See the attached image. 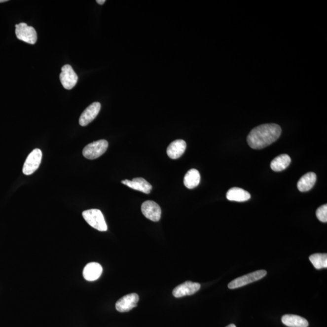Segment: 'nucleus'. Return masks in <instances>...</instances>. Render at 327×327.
<instances>
[{"label": "nucleus", "mask_w": 327, "mask_h": 327, "mask_svg": "<svg viewBox=\"0 0 327 327\" xmlns=\"http://www.w3.org/2000/svg\"><path fill=\"white\" fill-rule=\"evenodd\" d=\"M105 0H97V2L98 4L100 5H103L105 3Z\"/></svg>", "instance_id": "obj_22"}, {"label": "nucleus", "mask_w": 327, "mask_h": 327, "mask_svg": "<svg viewBox=\"0 0 327 327\" xmlns=\"http://www.w3.org/2000/svg\"><path fill=\"white\" fill-rule=\"evenodd\" d=\"M121 182L132 189L142 191L145 194H149L152 189V186L143 178H134L132 181L126 180L122 181Z\"/></svg>", "instance_id": "obj_12"}, {"label": "nucleus", "mask_w": 327, "mask_h": 327, "mask_svg": "<svg viewBox=\"0 0 327 327\" xmlns=\"http://www.w3.org/2000/svg\"><path fill=\"white\" fill-rule=\"evenodd\" d=\"M42 151L36 148L29 154L24 164L23 172L26 175H31L38 169L42 159Z\"/></svg>", "instance_id": "obj_6"}, {"label": "nucleus", "mask_w": 327, "mask_h": 327, "mask_svg": "<svg viewBox=\"0 0 327 327\" xmlns=\"http://www.w3.org/2000/svg\"><path fill=\"white\" fill-rule=\"evenodd\" d=\"M200 288L201 285L199 283L186 281L184 283L180 284L175 288L172 293L175 297L190 296L198 291Z\"/></svg>", "instance_id": "obj_10"}, {"label": "nucleus", "mask_w": 327, "mask_h": 327, "mask_svg": "<svg viewBox=\"0 0 327 327\" xmlns=\"http://www.w3.org/2000/svg\"><path fill=\"white\" fill-rule=\"evenodd\" d=\"M101 110V104L95 102L85 109L79 117V123L81 126H86L94 121Z\"/></svg>", "instance_id": "obj_11"}, {"label": "nucleus", "mask_w": 327, "mask_h": 327, "mask_svg": "<svg viewBox=\"0 0 327 327\" xmlns=\"http://www.w3.org/2000/svg\"><path fill=\"white\" fill-rule=\"evenodd\" d=\"M282 322L289 327H308V322L305 318L294 315H286L282 318Z\"/></svg>", "instance_id": "obj_17"}, {"label": "nucleus", "mask_w": 327, "mask_h": 327, "mask_svg": "<svg viewBox=\"0 0 327 327\" xmlns=\"http://www.w3.org/2000/svg\"><path fill=\"white\" fill-rule=\"evenodd\" d=\"M291 163V158L287 154L276 157L271 163V168L275 172H281L285 170Z\"/></svg>", "instance_id": "obj_18"}, {"label": "nucleus", "mask_w": 327, "mask_h": 327, "mask_svg": "<svg viewBox=\"0 0 327 327\" xmlns=\"http://www.w3.org/2000/svg\"><path fill=\"white\" fill-rule=\"evenodd\" d=\"M102 273V265L97 262H90L85 266L82 274L86 281H94L100 277Z\"/></svg>", "instance_id": "obj_13"}, {"label": "nucleus", "mask_w": 327, "mask_h": 327, "mask_svg": "<svg viewBox=\"0 0 327 327\" xmlns=\"http://www.w3.org/2000/svg\"><path fill=\"white\" fill-rule=\"evenodd\" d=\"M139 296L137 293L125 295L116 303V309L119 312H128L137 306Z\"/></svg>", "instance_id": "obj_9"}, {"label": "nucleus", "mask_w": 327, "mask_h": 327, "mask_svg": "<svg viewBox=\"0 0 327 327\" xmlns=\"http://www.w3.org/2000/svg\"><path fill=\"white\" fill-rule=\"evenodd\" d=\"M7 1H8V0H0V3H1V2H6Z\"/></svg>", "instance_id": "obj_24"}, {"label": "nucleus", "mask_w": 327, "mask_h": 327, "mask_svg": "<svg viewBox=\"0 0 327 327\" xmlns=\"http://www.w3.org/2000/svg\"><path fill=\"white\" fill-rule=\"evenodd\" d=\"M109 144L105 140H100L89 144L82 150L85 158L88 159H95L103 155L107 150Z\"/></svg>", "instance_id": "obj_3"}, {"label": "nucleus", "mask_w": 327, "mask_h": 327, "mask_svg": "<svg viewBox=\"0 0 327 327\" xmlns=\"http://www.w3.org/2000/svg\"><path fill=\"white\" fill-rule=\"evenodd\" d=\"M142 211L145 218L152 221L158 222L161 219V207L155 202L153 201L144 202L142 206Z\"/></svg>", "instance_id": "obj_8"}, {"label": "nucleus", "mask_w": 327, "mask_h": 327, "mask_svg": "<svg viewBox=\"0 0 327 327\" xmlns=\"http://www.w3.org/2000/svg\"><path fill=\"white\" fill-rule=\"evenodd\" d=\"M200 174L197 170L193 169L190 170L185 174L184 178V184L186 187L189 189L197 187L200 182Z\"/></svg>", "instance_id": "obj_19"}, {"label": "nucleus", "mask_w": 327, "mask_h": 327, "mask_svg": "<svg viewBox=\"0 0 327 327\" xmlns=\"http://www.w3.org/2000/svg\"><path fill=\"white\" fill-rule=\"evenodd\" d=\"M82 217L86 221L95 229L100 232H106L108 230L105 218L102 212L98 209H90L82 212Z\"/></svg>", "instance_id": "obj_2"}, {"label": "nucleus", "mask_w": 327, "mask_h": 327, "mask_svg": "<svg viewBox=\"0 0 327 327\" xmlns=\"http://www.w3.org/2000/svg\"><path fill=\"white\" fill-rule=\"evenodd\" d=\"M226 197L228 200L236 202H244L249 200L251 194L243 188L233 187L227 191Z\"/></svg>", "instance_id": "obj_16"}, {"label": "nucleus", "mask_w": 327, "mask_h": 327, "mask_svg": "<svg viewBox=\"0 0 327 327\" xmlns=\"http://www.w3.org/2000/svg\"><path fill=\"white\" fill-rule=\"evenodd\" d=\"M266 275H267V272L265 270L256 271V272L247 274L246 275L236 279V280L231 282L228 284V287L230 289L239 288V287L245 286L247 284L258 281L260 279L265 277Z\"/></svg>", "instance_id": "obj_5"}, {"label": "nucleus", "mask_w": 327, "mask_h": 327, "mask_svg": "<svg viewBox=\"0 0 327 327\" xmlns=\"http://www.w3.org/2000/svg\"><path fill=\"white\" fill-rule=\"evenodd\" d=\"M60 78L64 88L67 90L73 89L78 81V75L71 65H66L62 69Z\"/></svg>", "instance_id": "obj_7"}, {"label": "nucleus", "mask_w": 327, "mask_h": 327, "mask_svg": "<svg viewBox=\"0 0 327 327\" xmlns=\"http://www.w3.org/2000/svg\"><path fill=\"white\" fill-rule=\"evenodd\" d=\"M15 34L18 39L29 44H36L37 41L36 29L25 23L15 25Z\"/></svg>", "instance_id": "obj_4"}, {"label": "nucleus", "mask_w": 327, "mask_h": 327, "mask_svg": "<svg viewBox=\"0 0 327 327\" xmlns=\"http://www.w3.org/2000/svg\"><path fill=\"white\" fill-rule=\"evenodd\" d=\"M316 217L320 221L323 222H327V205H323L316 211Z\"/></svg>", "instance_id": "obj_21"}, {"label": "nucleus", "mask_w": 327, "mask_h": 327, "mask_svg": "<svg viewBox=\"0 0 327 327\" xmlns=\"http://www.w3.org/2000/svg\"><path fill=\"white\" fill-rule=\"evenodd\" d=\"M226 327H236L235 325H234V324H230V325H228Z\"/></svg>", "instance_id": "obj_23"}, {"label": "nucleus", "mask_w": 327, "mask_h": 327, "mask_svg": "<svg viewBox=\"0 0 327 327\" xmlns=\"http://www.w3.org/2000/svg\"><path fill=\"white\" fill-rule=\"evenodd\" d=\"M316 175L313 172H308L300 178L297 182V188L301 192H306L312 189L316 182Z\"/></svg>", "instance_id": "obj_15"}, {"label": "nucleus", "mask_w": 327, "mask_h": 327, "mask_svg": "<svg viewBox=\"0 0 327 327\" xmlns=\"http://www.w3.org/2000/svg\"><path fill=\"white\" fill-rule=\"evenodd\" d=\"M186 147H187V145H186L185 141L182 140H175L167 147V155L173 159L179 158L184 154Z\"/></svg>", "instance_id": "obj_14"}, {"label": "nucleus", "mask_w": 327, "mask_h": 327, "mask_svg": "<svg viewBox=\"0 0 327 327\" xmlns=\"http://www.w3.org/2000/svg\"><path fill=\"white\" fill-rule=\"evenodd\" d=\"M281 127L276 124H264L251 130L247 141L254 149H262L275 142L281 136Z\"/></svg>", "instance_id": "obj_1"}, {"label": "nucleus", "mask_w": 327, "mask_h": 327, "mask_svg": "<svg viewBox=\"0 0 327 327\" xmlns=\"http://www.w3.org/2000/svg\"><path fill=\"white\" fill-rule=\"evenodd\" d=\"M309 259L316 269L327 268V254H316L311 255Z\"/></svg>", "instance_id": "obj_20"}]
</instances>
